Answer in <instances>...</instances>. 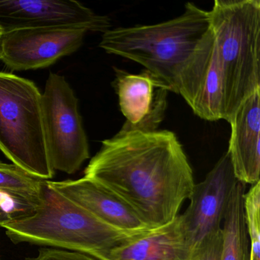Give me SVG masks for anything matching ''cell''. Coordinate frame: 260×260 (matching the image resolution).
<instances>
[{
  "label": "cell",
  "instance_id": "1",
  "mask_svg": "<svg viewBox=\"0 0 260 260\" xmlns=\"http://www.w3.org/2000/svg\"><path fill=\"white\" fill-rule=\"evenodd\" d=\"M84 174L124 201L152 229L176 218L196 185L183 148L170 131L121 129L103 141Z\"/></svg>",
  "mask_w": 260,
  "mask_h": 260
},
{
  "label": "cell",
  "instance_id": "2",
  "mask_svg": "<svg viewBox=\"0 0 260 260\" xmlns=\"http://www.w3.org/2000/svg\"><path fill=\"white\" fill-rule=\"evenodd\" d=\"M210 27L209 12L188 3L183 13L170 20L110 28L102 36L100 47L142 65L177 94L179 74Z\"/></svg>",
  "mask_w": 260,
  "mask_h": 260
},
{
  "label": "cell",
  "instance_id": "3",
  "mask_svg": "<svg viewBox=\"0 0 260 260\" xmlns=\"http://www.w3.org/2000/svg\"><path fill=\"white\" fill-rule=\"evenodd\" d=\"M39 206L34 215L0 226L14 243L63 248L99 259L108 251L148 231L128 232L112 228L94 217L43 180Z\"/></svg>",
  "mask_w": 260,
  "mask_h": 260
},
{
  "label": "cell",
  "instance_id": "4",
  "mask_svg": "<svg viewBox=\"0 0 260 260\" xmlns=\"http://www.w3.org/2000/svg\"><path fill=\"white\" fill-rule=\"evenodd\" d=\"M209 16L223 86V120L231 124L260 89V1L215 0Z\"/></svg>",
  "mask_w": 260,
  "mask_h": 260
},
{
  "label": "cell",
  "instance_id": "5",
  "mask_svg": "<svg viewBox=\"0 0 260 260\" xmlns=\"http://www.w3.org/2000/svg\"><path fill=\"white\" fill-rule=\"evenodd\" d=\"M42 95L31 80L0 71V150L13 164L39 179H51Z\"/></svg>",
  "mask_w": 260,
  "mask_h": 260
},
{
  "label": "cell",
  "instance_id": "6",
  "mask_svg": "<svg viewBox=\"0 0 260 260\" xmlns=\"http://www.w3.org/2000/svg\"><path fill=\"white\" fill-rule=\"evenodd\" d=\"M78 99L63 76L50 73L42 95L48 157L54 170L74 174L89 158Z\"/></svg>",
  "mask_w": 260,
  "mask_h": 260
},
{
  "label": "cell",
  "instance_id": "7",
  "mask_svg": "<svg viewBox=\"0 0 260 260\" xmlns=\"http://www.w3.org/2000/svg\"><path fill=\"white\" fill-rule=\"evenodd\" d=\"M87 32L77 27L7 28L0 38V61L14 71L44 69L76 52Z\"/></svg>",
  "mask_w": 260,
  "mask_h": 260
},
{
  "label": "cell",
  "instance_id": "8",
  "mask_svg": "<svg viewBox=\"0 0 260 260\" xmlns=\"http://www.w3.org/2000/svg\"><path fill=\"white\" fill-rule=\"evenodd\" d=\"M238 182L226 151L200 183L196 184L189 206L179 214L191 253L207 238L221 229L233 190Z\"/></svg>",
  "mask_w": 260,
  "mask_h": 260
},
{
  "label": "cell",
  "instance_id": "9",
  "mask_svg": "<svg viewBox=\"0 0 260 260\" xmlns=\"http://www.w3.org/2000/svg\"><path fill=\"white\" fill-rule=\"evenodd\" d=\"M0 25L4 29L77 27L103 34L111 21L74 0H0Z\"/></svg>",
  "mask_w": 260,
  "mask_h": 260
},
{
  "label": "cell",
  "instance_id": "10",
  "mask_svg": "<svg viewBox=\"0 0 260 260\" xmlns=\"http://www.w3.org/2000/svg\"><path fill=\"white\" fill-rule=\"evenodd\" d=\"M177 94L202 119L223 120V86L211 27L179 74Z\"/></svg>",
  "mask_w": 260,
  "mask_h": 260
},
{
  "label": "cell",
  "instance_id": "11",
  "mask_svg": "<svg viewBox=\"0 0 260 260\" xmlns=\"http://www.w3.org/2000/svg\"><path fill=\"white\" fill-rule=\"evenodd\" d=\"M112 83L126 121L122 130L142 132L157 131L165 116L170 88L149 71L130 74L114 68Z\"/></svg>",
  "mask_w": 260,
  "mask_h": 260
},
{
  "label": "cell",
  "instance_id": "12",
  "mask_svg": "<svg viewBox=\"0 0 260 260\" xmlns=\"http://www.w3.org/2000/svg\"><path fill=\"white\" fill-rule=\"evenodd\" d=\"M48 185L106 224L121 231L141 232L152 228L143 222L124 201L97 182L82 178L51 182Z\"/></svg>",
  "mask_w": 260,
  "mask_h": 260
},
{
  "label": "cell",
  "instance_id": "13",
  "mask_svg": "<svg viewBox=\"0 0 260 260\" xmlns=\"http://www.w3.org/2000/svg\"><path fill=\"white\" fill-rule=\"evenodd\" d=\"M228 147L237 180L252 185L259 182L260 89L243 103L231 122Z\"/></svg>",
  "mask_w": 260,
  "mask_h": 260
},
{
  "label": "cell",
  "instance_id": "14",
  "mask_svg": "<svg viewBox=\"0 0 260 260\" xmlns=\"http://www.w3.org/2000/svg\"><path fill=\"white\" fill-rule=\"evenodd\" d=\"M191 255L178 214L171 223L132 239L98 260H189Z\"/></svg>",
  "mask_w": 260,
  "mask_h": 260
},
{
  "label": "cell",
  "instance_id": "15",
  "mask_svg": "<svg viewBox=\"0 0 260 260\" xmlns=\"http://www.w3.org/2000/svg\"><path fill=\"white\" fill-rule=\"evenodd\" d=\"M246 185L238 181L231 194L223 218L219 260H249V240L243 205Z\"/></svg>",
  "mask_w": 260,
  "mask_h": 260
},
{
  "label": "cell",
  "instance_id": "16",
  "mask_svg": "<svg viewBox=\"0 0 260 260\" xmlns=\"http://www.w3.org/2000/svg\"><path fill=\"white\" fill-rule=\"evenodd\" d=\"M39 206V191L0 188V210L8 219V223L31 217Z\"/></svg>",
  "mask_w": 260,
  "mask_h": 260
},
{
  "label": "cell",
  "instance_id": "17",
  "mask_svg": "<svg viewBox=\"0 0 260 260\" xmlns=\"http://www.w3.org/2000/svg\"><path fill=\"white\" fill-rule=\"evenodd\" d=\"M243 205L249 240V260H260V181L245 193Z\"/></svg>",
  "mask_w": 260,
  "mask_h": 260
},
{
  "label": "cell",
  "instance_id": "18",
  "mask_svg": "<svg viewBox=\"0 0 260 260\" xmlns=\"http://www.w3.org/2000/svg\"><path fill=\"white\" fill-rule=\"evenodd\" d=\"M43 180L31 176L14 164L0 162V188L38 192Z\"/></svg>",
  "mask_w": 260,
  "mask_h": 260
},
{
  "label": "cell",
  "instance_id": "19",
  "mask_svg": "<svg viewBox=\"0 0 260 260\" xmlns=\"http://www.w3.org/2000/svg\"><path fill=\"white\" fill-rule=\"evenodd\" d=\"M222 228L210 236L191 253L189 260H219L221 250Z\"/></svg>",
  "mask_w": 260,
  "mask_h": 260
},
{
  "label": "cell",
  "instance_id": "20",
  "mask_svg": "<svg viewBox=\"0 0 260 260\" xmlns=\"http://www.w3.org/2000/svg\"><path fill=\"white\" fill-rule=\"evenodd\" d=\"M26 260H98L87 254L53 248H42L39 255Z\"/></svg>",
  "mask_w": 260,
  "mask_h": 260
},
{
  "label": "cell",
  "instance_id": "21",
  "mask_svg": "<svg viewBox=\"0 0 260 260\" xmlns=\"http://www.w3.org/2000/svg\"><path fill=\"white\" fill-rule=\"evenodd\" d=\"M8 223V219L6 217L5 214L0 210V226L4 223Z\"/></svg>",
  "mask_w": 260,
  "mask_h": 260
},
{
  "label": "cell",
  "instance_id": "22",
  "mask_svg": "<svg viewBox=\"0 0 260 260\" xmlns=\"http://www.w3.org/2000/svg\"><path fill=\"white\" fill-rule=\"evenodd\" d=\"M4 28H3L2 25H0V38L2 37L3 33H4Z\"/></svg>",
  "mask_w": 260,
  "mask_h": 260
}]
</instances>
